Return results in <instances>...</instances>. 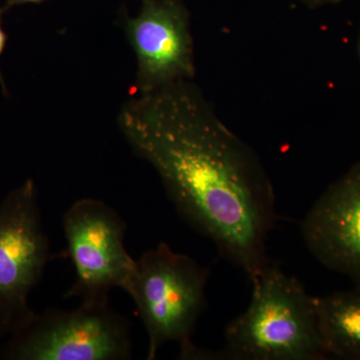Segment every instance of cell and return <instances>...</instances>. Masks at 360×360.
I'll return each instance as SVG.
<instances>
[{
	"label": "cell",
	"mask_w": 360,
	"mask_h": 360,
	"mask_svg": "<svg viewBox=\"0 0 360 360\" xmlns=\"http://www.w3.org/2000/svg\"><path fill=\"white\" fill-rule=\"evenodd\" d=\"M118 125L155 170L182 219L250 279L257 276L270 262L274 184L255 151L193 80L136 94L122 106Z\"/></svg>",
	"instance_id": "cell-1"
},
{
	"label": "cell",
	"mask_w": 360,
	"mask_h": 360,
	"mask_svg": "<svg viewBox=\"0 0 360 360\" xmlns=\"http://www.w3.org/2000/svg\"><path fill=\"white\" fill-rule=\"evenodd\" d=\"M250 281L248 309L225 328L222 359H328L317 328L315 296L271 260Z\"/></svg>",
	"instance_id": "cell-2"
},
{
	"label": "cell",
	"mask_w": 360,
	"mask_h": 360,
	"mask_svg": "<svg viewBox=\"0 0 360 360\" xmlns=\"http://www.w3.org/2000/svg\"><path fill=\"white\" fill-rule=\"evenodd\" d=\"M210 271L196 260L161 243L136 260L127 292L131 296L148 336V359L167 342L179 345L182 359L214 356L194 345L191 336L205 307Z\"/></svg>",
	"instance_id": "cell-3"
},
{
	"label": "cell",
	"mask_w": 360,
	"mask_h": 360,
	"mask_svg": "<svg viewBox=\"0 0 360 360\" xmlns=\"http://www.w3.org/2000/svg\"><path fill=\"white\" fill-rule=\"evenodd\" d=\"M131 355L129 321L108 303L35 314L2 350L4 359L13 360H127Z\"/></svg>",
	"instance_id": "cell-4"
},
{
	"label": "cell",
	"mask_w": 360,
	"mask_h": 360,
	"mask_svg": "<svg viewBox=\"0 0 360 360\" xmlns=\"http://www.w3.org/2000/svg\"><path fill=\"white\" fill-rule=\"evenodd\" d=\"M49 241L34 181L26 180L0 205V333L14 335L34 319L28 296L44 276Z\"/></svg>",
	"instance_id": "cell-5"
},
{
	"label": "cell",
	"mask_w": 360,
	"mask_h": 360,
	"mask_svg": "<svg viewBox=\"0 0 360 360\" xmlns=\"http://www.w3.org/2000/svg\"><path fill=\"white\" fill-rule=\"evenodd\" d=\"M63 225L75 269L66 297L103 304L113 288L127 291L136 260L125 248L127 225L122 217L103 201L82 198L66 210Z\"/></svg>",
	"instance_id": "cell-6"
},
{
	"label": "cell",
	"mask_w": 360,
	"mask_h": 360,
	"mask_svg": "<svg viewBox=\"0 0 360 360\" xmlns=\"http://www.w3.org/2000/svg\"><path fill=\"white\" fill-rule=\"evenodd\" d=\"M124 30L137 60L136 94L193 80L195 61L189 15L180 0H141Z\"/></svg>",
	"instance_id": "cell-7"
},
{
	"label": "cell",
	"mask_w": 360,
	"mask_h": 360,
	"mask_svg": "<svg viewBox=\"0 0 360 360\" xmlns=\"http://www.w3.org/2000/svg\"><path fill=\"white\" fill-rule=\"evenodd\" d=\"M300 229L319 264L360 285V162L317 198Z\"/></svg>",
	"instance_id": "cell-8"
},
{
	"label": "cell",
	"mask_w": 360,
	"mask_h": 360,
	"mask_svg": "<svg viewBox=\"0 0 360 360\" xmlns=\"http://www.w3.org/2000/svg\"><path fill=\"white\" fill-rule=\"evenodd\" d=\"M315 311L328 356L360 360V285L315 296Z\"/></svg>",
	"instance_id": "cell-9"
},
{
	"label": "cell",
	"mask_w": 360,
	"mask_h": 360,
	"mask_svg": "<svg viewBox=\"0 0 360 360\" xmlns=\"http://www.w3.org/2000/svg\"><path fill=\"white\" fill-rule=\"evenodd\" d=\"M42 1H44V0H7L6 6L1 9V13L2 11H8L11 7L20 6V4H39V2Z\"/></svg>",
	"instance_id": "cell-10"
},
{
	"label": "cell",
	"mask_w": 360,
	"mask_h": 360,
	"mask_svg": "<svg viewBox=\"0 0 360 360\" xmlns=\"http://www.w3.org/2000/svg\"><path fill=\"white\" fill-rule=\"evenodd\" d=\"M7 39H8V37H7L6 32H4V28H2L1 21H0V56L4 53V49H6ZM0 80H1V84L4 85V80H2L1 75H0Z\"/></svg>",
	"instance_id": "cell-11"
},
{
	"label": "cell",
	"mask_w": 360,
	"mask_h": 360,
	"mask_svg": "<svg viewBox=\"0 0 360 360\" xmlns=\"http://www.w3.org/2000/svg\"><path fill=\"white\" fill-rule=\"evenodd\" d=\"M0 20H1V11H0Z\"/></svg>",
	"instance_id": "cell-12"
},
{
	"label": "cell",
	"mask_w": 360,
	"mask_h": 360,
	"mask_svg": "<svg viewBox=\"0 0 360 360\" xmlns=\"http://www.w3.org/2000/svg\"><path fill=\"white\" fill-rule=\"evenodd\" d=\"M359 53H360V40H359Z\"/></svg>",
	"instance_id": "cell-13"
}]
</instances>
